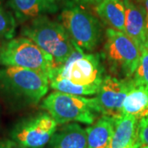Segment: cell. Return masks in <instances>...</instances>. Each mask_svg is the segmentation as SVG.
Masks as SVG:
<instances>
[{
  "mask_svg": "<svg viewBox=\"0 0 148 148\" xmlns=\"http://www.w3.org/2000/svg\"><path fill=\"white\" fill-rule=\"evenodd\" d=\"M102 0H90V3L91 4H94V5H97L98 3H100Z\"/></svg>",
  "mask_w": 148,
  "mask_h": 148,
  "instance_id": "cb8c5ba5",
  "label": "cell"
},
{
  "mask_svg": "<svg viewBox=\"0 0 148 148\" xmlns=\"http://www.w3.org/2000/svg\"><path fill=\"white\" fill-rule=\"evenodd\" d=\"M60 21L74 46L85 53L93 51L102 40V27L98 19L73 2H68L63 8Z\"/></svg>",
  "mask_w": 148,
  "mask_h": 148,
  "instance_id": "3957f363",
  "label": "cell"
},
{
  "mask_svg": "<svg viewBox=\"0 0 148 148\" xmlns=\"http://www.w3.org/2000/svg\"><path fill=\"white\" fill-rule=\"evenodd\" d=\"M54 1H56V2H58V1H61V0H54Z\"/></svg>",
  "mask_w": 148,
  "mask_h": 148,
  "instance_id": "4316f807",
  "label": "cell"
},
{
  "mask_svg": "<svg viewBox=\"0 0 148 148\" xmlns=\"http://www.w3.org/2000/svg\"><path fill=\"white\" fill-rule=\"evenodd\" d=\"M138 139L143 145H148V116L140 119L138 125Z\"/></svg>",
  "mask_w": 148,
  "mask_h": 148,
  "instance_id": "ffe728a7",
  "label": "cell"
},
{
  "mask_svg": "<svg viewBox=\"0 0 148 148\" xmlns=\"http://www.w3.org/2000/svg\"><path fill=\"white\" fill-rule=\"evenodd\" d=\"M21 34L52 56L54 63L58 65L65 63L76 49L61 22L51 20L47 16L28 21L21 28Z\"/></svg>",
  "mask_w": 148,
  "mask_h": 148,
  "instance_id": "7a4b0ae2",
  "label": "cell"
},
{
  "mask_svg": "<svg viewBox=\"0 0 148 148\" xmlns=\"http://www.w3.org/2000/svg\"><path fill=\"white\" fill-rule=\"evenodd\" d=\"M95 10L101 21L110 28L125 32L126 11L123 0H102L95 5Z\"/></svg>",
  "mask_w": 148,
  "mask_h": 148,
  "instance_id": "7c38bea8",
  "label": "cell"
},
{
  "mask_svg": "<svg viewBox=\"0 0 148 148\" xmlns=\"http://www.w3.org/2000/svg\"><path fill=\"white\" fill-rule=\"evenodd\" d=\"M136 1H141V0H136Z\"/></svg>",
  "mask_w": 148,
  "mask_h": 148,
  "instance_id": "83f0119b",
  "label": "cell"
},
{
  "mask_svg": "<svg viewBox=\"0 0 148 148\" xmlns=\"http://www.w3.org/2000/svg\"><path fill=\"white\" fill-rule=\"evenodd\" d=\"M86 131L77 123H69L55 132L50 148H86Z\"/></svg>",
  "mask_w": 148,
  "mask_h": 148,
  "instance_id": "5bb4252c",
  "label": "cell"
},
{
  "mask_svg": "<svg viewBox=\"0 0 148 148\" xmlns=\"http://www.w3.org/2000/svg\"><path fill=\"white\" fill-rule=\"evenodd\" d=\"M77 2H81V3H90V0H76Z\"/></svg>",
  "mask_w": 148,
  "mask_h": 148,
  "instance_id": "d4e9b609",
  "label": "cell"
},
{
  "mask_svg": "<svg viewBox=\"0 0 148 148\" xmlns=\"http://www.w3.org/2000/svg\"><path fill=\"white\" fill-rule=\"evenodd\" d=\"M0 148H26L12 139L0 140Z\"/></svg>",
  "mask_w": 148,
  "mask_h": 148,
  "instance_id": "44dd1931",
  "label": "cell"
},
{
  "mask_svg": "<svg viewBox=\"0 0 148 148\" xmlns=\"http://www.w3.org/2000/svg\"><path fill=\"white\" fill-rule=\"evenodd\" d=\"M57 125L49 113H38L18 122L11 131V138L26 148H43L50 143Z\"/></svg>",
  "mask_w": 148,
  "mask_h": 148,
  "instance_id": "ba28073f",
  "label": "cell"
},
{
  "mask_svg": "<svg viewBox=\"0 0 148 148\" xmlns=\"http://www.w3.org/2000/svg\"><path fill=\"white\" fill-rule=\"evenodd\" d=\"M133 86L132 78L105 76L95 97L98 113L114 118L121 115L123 101Z\"/></svg>",
  "mask_w": 148,
  "mask_h": 148,
  "instance_id": "9c48e42d",
  "label": "cell"
},
{
  "mask_svg": "<svg viewBox=\"0 0 148 148\" xmlns=\"http://www.w3.org/2000/svg\"><path fill=\"white\" fill-rule=\"evenodd\" d=\"M115 118L101 117L95 123L86 127V148H109L114 131Z\"/></svg>",
  "mask_w": 148,
  "mask_h": 148,
  "instance_id": "4fadbf2b",
  "label": "cell"
},
{
  "mask_svg": "<svg viewBox=\"0 0 148 148\" xmlns=\"http://www.w3.org/2000/svg\"><path fill=\"white\" fill-rule=\"evenodd\" d=\"M101 56L114 76L131 78L139 65L141 50L124 32L109 27Z\"/></svg>",
  "mask_w": 148,
  "mask_h": 148,
  "instance_id": "277c9868",
  "label": "cell"
},
{
  "mask_svg": "<svg viewBox=\"0 0 148 148\" xmlns=\"http://www.w3.org/2000/svg\"><path fill=\"white\" fill-rule=\"evenodd\" d=\"M137 118L130 114H121L115 118L114 131L109 148H127L138 139Z\"/></svg>",
  "mask_w": 148,
  "mask_h": 148,
  "instance_id": "9a60e30c",
  "label": "cell"
},
{
  "mask_svg": "<svg viewBox=\"0 0 148 148\" xmlns=\"http://www.w3.org/2000/svg\"><path fill=\"white\" fill-rule=\"evenodd\" d=\"M134 84L148 87V43L141 49V58L138 69L132 78Z\"/></svg>",
  "mask_w": 148,
  "mask_h": 148,
  "instance_id": "d6986e66",
  "label": "cell"
},
{
  "mask_svg": "<svg viewBox=\"0 0 148 148\" xmlns=\"http://www.w3.org/2000/svg\"><path fill=\"white\" fill-rule=\"evenodd\" d=\"M41 107L54 119L58 124L80 122L92 124L99 114L95 98H86L60 91H53L42 101Z\"/></svg>",
  "mask_w": 148,
  "mask_h": 148,
  "instance_id": "8992f818",
  "label": "cell"
},
{
  "mask_svg": "<svg viewBox=\"0 0 148 148\" xmlns=\"http://www.w3.org/2000/svg\"><path fill=\"white\" fill-rule=\"evenodd\" d=\"M49 87L46 74L20 67L0 68V97L12 109L36 106Z\"/></svg>",
  "mask_w": 148,
  "mask_h": 148,
  "instance_id": "6da1fadb",
  "label": "cell"
},
{
  "mask_svg": "<svg viewBox=\"0 0 148 148\" xmlns=\"http://www.w3.org/2000/svg\"><path fill=\"white\" fill-rule=\"evenodd\" d=\"M122 114L133 115L137 119L148 116L147 86L134 84L123 101Z\"/></svg>",
  "mask_w": 148,
  "mask_h": 148,
  "instance_id": "2e32d148",
  "label": "cell"
},
{
  "mask_svg": "<svg viewBox=\"0 0 148 148\" xmlns=\"http://www.w3.org/2000/svg\"><path fill=\"white\" fill-rule=\"evenodd\" d=\"M49 86L53 90L75 95H87L96 94L101 85H77L66 78L53 77L49 80Z\"/></svg>",
  "mask_w": 148,
  "mask_h": 148,
  "instance_id": "e0dca14e",
  "label": "cell"
},
{
  "mask_svg": "<svg viewBox=\"0 0 148 148\" xmlns=\"http://www.w3.org/2000/svg\"><path fill=\"white\" fill-rule=\"evenodd\" d=\"M104 73L105 67L101 54L85 53L76 48L65 63L54 67L49 80L63 77L77 85H101L105 77Z\"/></svg>",
  "mask_w": 148,
  "mask_h": 148,
  "instance_id": "52a82bcc",
  "label": "cell"
},
{
  "mask_svg": "<svg viewBox=\"0 0 148 148\" xmlns=\"http://www.w3.org/2000/svg\"><path fill=\"white\" fill-rule=\"evenodd\" d=\"M16 19L20 22H27L39 16L55 13L58 10L54 0H9Z\"/></svg>",
  "mask_w": 148,
  "mask_h": 148,
  "instance_id": "8fae6325",
  "label": "cell"
},
{
  "mask_svg": "<svg viewBox=\"0 0 148 148\" xmlns=\"http://www.w3.org/2000/svg\"><path fill=\"white\" fill-rule=\"evenodd\" d=\"M144 8L146 12V21H147V29L148 32V0H144Z\"/></svg>",
  "mask_w": 148,
  "mask_h": 148,
  "instance_id": "7402d4cb",
  "label": "cell"
},
{
  "mask_svg": "<svg viewBox=\"0 0 148 148\" xmlns=\"http://www.w3.org/2000/svg\"><path fill=\"white\" fill-rule=\"evenodd\" d=\"M123 1L126 11L124 33L133 40L141 50L148 43L145 8L143 6L134 3L132 0Z\"/></svg>",
  "mask_w": 148,
  "mask_h": 148,
  "instance_id": "30bf717a",
  "label": "cell"
},
{
  "mask_svg": "<svg viewBox=\"0 0 148 148\" xmlns=\"http://www.w3.org/2000/svg\"><path fill=\"white\" fill-rule=\"evenodd\" d=\"M0 64L32 69L48 77L55 67L53 57L25 36L12 38L0 47Z\"/></svg>",
  "mask_w": 148,
  "mask_h": 148,
  "instance_id": "5b68a950",
  "label": "cell"
},
{
  "mask_svg": "<svg viewBox=\"0 0 148 148\" xmlns=\"http://www.w3.org/2000/svg\"><path fill=\"white\" fill-rule=\"evenodd\" d=\"M141 145H142L141 143L138 141V139H137V140H135L133 143H131L127 148H139L141 147Z\"/></svg>",
  "mask_w": 148,
  "mask_h": 148,
  "instance_id": "603a6c76",
  "label": "cell"
},
{
  "mask_svg": "<svg viewBox=\"0 0 148 148\" xmlns=\"http://www.w3.org/2000/svg\"><path fill=\"white\" fill-rule=\"evenodd\" d=\"M139 148H148V145H143V146L140 147Z\"/></svg>",
  "mask_w": 148,
  "mask_h": 148,
  "instance_id": "484cf974",
  "label": "cell"
},
{
  "mask_svg": "<svg viewBox=\"0 0 148 148\" xmlns=\"http://www.w3.org/2000/svg\"><path fill=\"white\" fill-rule=\"evenodd\" d=\"M16 17L0 1V40H9L16 33Z\"/></svg>",
  "mask_w": 148,
  "mask_h": 148,
  "instance_id": "ac0fdd59",
  "label": "cell"
}]
</instances>
